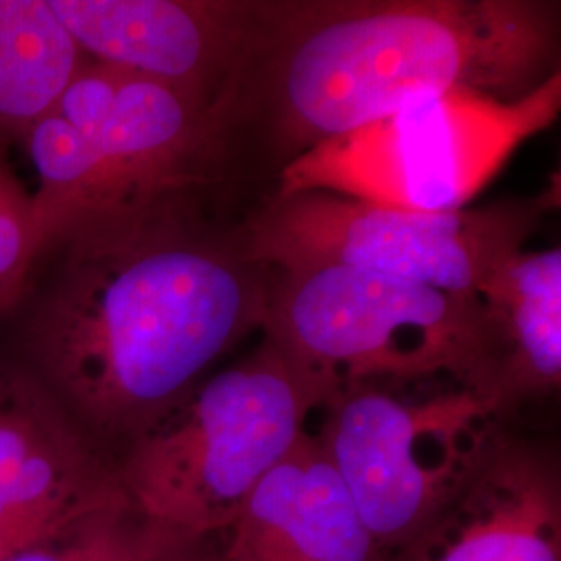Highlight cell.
<instances>
[{
    "mask_svg": "<svg viewBox=\"0 0 561 561\" xmlns=\"http://www.w3.org/2000/svg\"><path fill=\"white\" fill-rule=\"evenodd\" d=\"M4 385H7V370L0 368V398H2V393H4Z\"/></svg>",
    "mask_w": 561,
    "mask_h": 561,
    "instance_id": "ac0fdd59",
    "label": "cell"
},
{
    "mask_svg": "<svg viewBox=\"0 0 561 561\" xmlns=\"http://www.w3.org/2000/svg\"><path fill=\"white\" fill-rule=\"evenodd\" d=\"M41 256L78 222L219 185L213 106L164 81L88 59L21 144Z\"/></svg>",
    "mask_w": 561,
    "mask_h": 561,
    "instance_id": "3957f363",
    "label": "cell"
},
{
    "mask_svg": "<svg viewBox=\"0 0 561 561\" xmlns=\"http://www.w3.org/2000/svg\"><path fill=\"white\" fill-rule=\"evenodd\" d=\"M541 201L421 213L331 194L271 198L233 227L241 252L273 273L347 266L479 296L539 229Z\"/></svg>",
    "mask_w": 561,
    "mask_h": 561,
    "instance_id": "ba28073f",
    "label": "cell"
},
{
    "mask_svg": "<svg viewBox=\"0 0 561 561\" xmlns=\"http://www.w3.org/2000/svg\"><path fill=\"white\" fill-rule=\"evenodd\" d=\"M92 60L164 81L215 106L248 32L250 0H48Z\"/></svg>",
    "mask_w": 561,
    "mask_h": 561,
    "instance_id": "30bf717a",
    "label": "cell"
},
{
    "mask_svg": "<svg viewBox=\"0 0 561 561\" xmlns=\"http://www.w3.org/2000/svg\"><path fill=\"white\" fill-rule=\"evenodd\" d=\"M125 495L117 458L36 382L7 370L0 398V561L57 541Z\"/></svg>",
    "mask_w": 561,
    "mask_h": 561,
    "instance_id": "9c48e42d",
    "label": "cell"
},
{
    "mask_svg": "<svg viewBox=\"0 0 561 561\" xmlns=\"http://www.w3.org/2000/svg\"><path fill=\"white\" fill-rule=\"evenodd\" d=\"M180 190L78 222L38 256L21 375L119 458L266 319L273 271Z\"/></svg>",
    "mask_w": 561,
    "mask_h": 561,
    "instance_id": "6da1fadb",
    "label": "cell"
},
{
    "mask_svg": "<svg viewBox=\"0 0 561 561\" xmlns=\"http://www.w3.org/2000/svg\"><path fill=\"white\" fill-rule=\"evenodd\" d=\"M489 329L493 393L503 412L560 389L561 250H522L479 289Z\"/></svg>",
    "mask_w": 561,
    "mask_h": 561,
    "instance_id": "4fadbf2b",
    "label": "cell"
},
{
    "mask_svg": "<svg viewBox=\"0 0 561 561\" xmlns=\"http://www.w3.org/2000/svg\"><path fill=\"white\" fill-rule=\"evenodd\" d=\"M262 331L329 398L352 382L426 377H454L495 398L479 296L347 266L279 271Z\"/></svg>",
    "mask_w": 561,
    "mask_h": 561,
    "instance_id": "5b68a950",
    "label": "cell"
},
{
    "mask_svg": "<svg viewBox=\"0 0 561 561\" xmlns=\"http://www.w3.org/2000/svg\"><path fill=\"white\" fill-rule=\"evenodd\" d=\"M400 561H561L558 460L502 433L458 493L401 547Z\"/></svg>",
    "mask_w": 561,
    "mask_h": 561,
    "instance_id": "8fae6325",
    "label": "cell"
},
{
    "mask_svg": "<svg viewBox=\"0 0 561 561\" xmlns=\"http://www.w3.org/2000/svg\"><path fill=\"white\" fill-rule=\"evenodd\" d=\"M327 400L321 382L264 340L121 451L123 489L146 518L192 541L215 537Z\"/></svg>",
    "mask_w": 561,
    "mask_h": 561,
    "instance_id": "277c9868",
    "label": "cell"
},
{
    "mask_svg": "<svg viewBox=\"0 0 561 561\" xmlns=\"http://www.w3.org/2000/svg\"><path fill=\"white\" fill-rule=\"evenodd\" d=\"M561 108V73L518 101L447 92L405 104L287 162L275 198L331 194L421 213L466 208Z\"/></svg>",
    "mask_w": 561,
    "mask_h": 561,
    "instance_id": "52a82bcc",
    "label": "cell"
},
{
    "mask_svg": "<svg viewBox=\"0 0 561 561\" xmlns=\"http://www.w3.org/2000/svg\"><path fill=\"white\" fill-rule=\"evenodd\" d=\"M545 0H250L215 102L221 178L259 144L275 175L308 148L447 92L518 101L560 71Z\"/></svg>",
    "mask_w": 561,
    "mask_h": 561,
    "instance_id": "7a4b0ae2",
    "label": "cell"
},
{
    "mask_svg": "<svg viewBox=\"0 0 561 561\" xmlns=\"http://www.w3.org/2000/svg\"><path fill=\"white\" fill-rule=\"evenodd\" d=\"M36 261L32 194L0 162V317L20 306Z\"/></svg>",
    "mask_w": 561,
    "mask_h": 561,
    "instance_id": "2e32d148",
    "label": "cell"
},
{
    "mask_svg": "<svg viewBox=\"0 0 561 561\" xmlns=\"http://www.w3.org/2000/svg\"><path fill=\"white\" fill-rule=\"evenodd\" d=\"M85 60L48 0H0V162Z\"/></svg>",
    "mask_w": 561,
    "mask_h": 561,
    "instance_id": "5bb4252c",
    "label": "cell"
},
{
    "mask_svg": "<svg viewBox=\"0 0 561 561\" xmlns=\"http://www.w3.org/2000/svg\"><path fill=\"white\" fill-rule=\"evenodd\" d=\"M317 433L379 551L410 541L502 435L500 401L454 377L352 382Z\"/></svg>",
    "mask_w": 561,
    "mask_h": 561,
    "instance_id": "8992f818",
    "label": "cell"
},
{
    "mask_svg": "<svg viewBox=\"0 0 561 561\" xmlns=\"http://www.w3.org/2000/svg\"><path fill=\"white\" fill-rule=\"evenodd\" d=\"M222 561H377L362 520L317 433L301 435L215 537Z\"/></svg>",
    "mask_w": 561,
    "mask_h": 561,
    "instance_id": "7c38bea8",
    "label": "cell"
},
{
    "mask_svg": "<svg viewBox=\"0 0 561 561\" xmlns=\"http://www.w3.org/2000/svg\"><path fill=\"white\" fill-rule=\"evenodd\" d=\"M192 542L146 518L125 495L69 535L7 561H180Z\"/></svg>",
    "mask_w": 561,
    "mask_h": 561,
    "instance_id": "9a60e30c",
    "label": "cell"
},
{
    "mask_svg": "<svg viewBox=\"0 0 561 561\" xmlns=\"http://www.w3.org/2000/svg\"><path fill=\"white\" fill-rule=\"evenodd\" d=\"M180 561H222L217 547L210 539H198L192 542L185 553L181 556Z\"/></svg>",
    "mask_w": 561,
    "mask_h": 561,
    "instance_id": "e0dca14e",
    "label": "cell"
}]
</instances>
